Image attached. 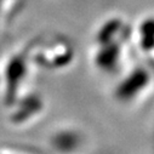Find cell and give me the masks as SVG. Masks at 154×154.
Wrapping results in <instances>:
<instances>
[{
    "mask_svg": "<svg viewBox=\"0 0 154 154\" xmlns=\"http://www.w3.org/2000/svg\"><path fill=\"white\" fill-rule=\"evenodd\" d=\"M27 58L23 55L15 56L6 68V100L12 102L27 72Z\"/></svg>",
    "mask_w": 154,
    "mask_h": 154,
    "instance_id": "cell-1",
    "label": "cell"
},
{
    "mask_svg": "<svg viewBox=\"0 0 154 154\" xmlns=\"http://www.w3.org/2000/svg\"><path fill=\"white\" fill-rule=\"evenodd\" d=\"M40 109H42L40 98L36 97V96H29L26 100H23V102L20 104V108H17V110L14 113L12 120L16 123L24 122L29 117H32L33 114L39 112Z\"/></svg>",
    "mask_w": 154,
    "mask_h": 154,
    "instance_id": "cell-2",
    "label": "cell"
},
{
    "mask_svg": "<svg viewBox=\"0 0 154 154\" xmlns=\"http://www.w3.org/2000/svg\"><path fill=\"white\" fill-rule=\"evenodd\" d=\"M78 142H79V137L73 131L58 132L52 140L54 147L60 150H72L78 146Z\"/></svg>",
    "mask_w": 154,
    "mask_h": 154,
    "instance_id": "cell-3",
    "label": "cell"
}]
</instances>
